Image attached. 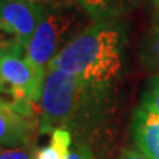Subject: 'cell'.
<instances>
[{
    "label": "cell",
    "mask_w": 159,
    "mask_h": 159,
    "mask_svg": "<svg viewBox=\"0 0 159 159\" xmlns=\"http://www.w3.org/2000/svg\"><path fill=\"white\" fill-rule=\"evenodd\" d=\"M114 89L74 76L61 69H49L39 103L41 134L64 129L72 133L73 141L88 145L107 127L113 117Z\"/></svg>",
    "instance_id": "1"
},
{
    "label": "cell",
    "mask_w": 159,
    "mask_h": 159,
    "mask_svg": "<svg viewBox=\"0 0 159 159\" xmlns=\"http://www.w3.org/2000/svg\"><path fill=\"white\" fill-rule=\"evenodd\" d=\"M126 32L116 21H94L76 34L49 64L99 84L114 82L126 65Z\"/></svg>",
    "instance_id": "2"
},
{
    "label": "cell",
    "mask_w": 159,
    "mask_h": 159,
    "mask_svg": "<svg viewBox=\"0 0 159 159\" xmlns=\"http://www.w3.org/2000/svg\"><path fill=\"white\" fill-rule=\"evenodd\" d=\"M45 73L29 61L25 48L12 41L0 61V97L15 110L39 118V109Z\"/></svg>",
    "instance_id": "3"
},
{
    "label": "cell",
    "mask_w": 159,
    "mask_h": 159,
    "mask_svg": "<svg viewBox=\"0 0 159 159\" xmlns=\"http://www.w3.org/2000/svg\"><path fill=\"white\" fill-rule=\"evenodd\" d=\"M82 15L70 6L43 9V17L25 48L28 60L47 74L52 60L82 31Z\"/></svg>",
    "instance_id": "4"
},
{
    "label": "cell",
    "mask_w": 159,
    "mask_h": 159,
    "mask_svg": "<svg viewBox=\"0 0 159 159\" xmlns=\"http://www.w3.org/2000/svg\"><path fill=\"white\" fill-rule=\"evenodd\" d=\"M43 17V9L28 0L0 3V31L27 48Z\"/></svg>",
    "instance_id": "5"
},
{
    "label": "cell",
    "mask_w": 159,
    "mask_h": 159,
    "mask_svg": "<svg viewBox=\"0 0 159 159\" xmlns=\"http://www.w3.org/2000/svg\"><path fill=\"white\" fill-rule=\"evenodd\" d=\"M40 119L15 110L0 97V146L32 147Z\"/></svg>",
    "instance_id": "6"
},
{
    "label": "cell",
    "mask_w": 159,
    "mask_h": 159,
    "mask_svg": "<svg viewBox=\"0 0 159 159\" xmlns=\"http://www.w3.org/2000/svg\"><path fill=\"white\" fill-rule=\"evenodd\" d=\"M131 137L143 154L150 159H159V114L138 107L133 114Z\"/></svg>",
    "instance_id": "7"
},
{
    "label": "cell",
    "mask_w": 159,
    "mask_h": 159,
    "mask_svg": "<svg viewBox=\"0 0 159 159\" xmlns=\"http://www.w3.org/2000/svg\"><path fill=\"white\" fill-rule=\"evenodd\" d=\"M94 21H113L133 6L134 0H74Z\"/></svg>",
    "instance_id": "8"
},
{
    "label": "cell",
    "mask_w": 159,
    "mask_h": 159,
    "mask_svg": "<svg viewBox=\"0 0 159 159\" xmlns=\"http://www.w3.org/2000/svg\"><path fill=\"white\" fill-rule=\"evenodd\" d=\"M72 146V133L64 129H56L51 133V141L47 146L33 148V159H69Z\"/></svg>",
    "instance_id": "9"
},
{
    "label": "cell",
    "mask_w": 159,
    "mask_h": 159,
    "mask_svg": "<svg viewBox=\"0 0 159 159\" xmlns=\"http://www.w3.org/2000/svg\"><path fill=\"white\" fill-rule=\"evenodd\" d=\"M139 61L143 68L159 73V25L143 36L139 45Z\"/></svg>",
    "instance_id": "10"
},
{
    "label": "cell",
    "mask_w": 159,
    "mask_h": 159,
    "mask_svg": "<svg viewBox=\"0 0 159 159\" xmlns=\"http://www.w3.org/2000/svg\"><path fill=\"white\" fill-rule=\"evenodd\" d=\"M139 107L159 114V73L148 80L143 89Z\"/></svg>",
    "instance_id": "11"
},
{
    "label": "cell",
    "mask_w": 159,
    "mask_h": 159,
    "mask_svg": "<svg viewBox=\"0 0 159 159\" xmlns=\"http://www.w3.org/2000/svg\"><path fill=\"white\" fill-rule=\"evenodd\" d=\"M0 159H33V147L0 146Z\"/></svg>",
    "instance_id": "12"
},
{
    "label": "cell",
    "mask_w": 159,
    "mask_h": 159,
    "mask_svg": "<svg viewBox=\"0 0 159 159\" xmlns=\"http://www.w3.org/2000/svg\"><path fill=\"white\" fill-rule=\"evenodd\" d=\"M69 159H96L89 145L80 141H73Z\"/></svg>",
    "instance_id": "13"
},
{
    "label": "cell",
    "mask_w": 159,
    "mask_h": 159,
    "mask_svg": "<svg viewBox=\"0 0 159 159\" xmlns=\"http://www.w3.org/2000/svg\"><path fill=\"white\" fill-rule=\"evenodd\" d=\"M118 159H150V158L134 146V147H123L121 152H119Z\"/></svg>",
    "instance_id": "14"
},
{
    "label": "cell",
    "mask_w": 159,
    "mask_h": 159,
    "mask_svg": "<svg viewBox=\"0 0 159 159\" xmlns=\"http://www.w3.org/2000/svg\"><path fill=\"white\" fill-rule=\"evenodd\" d=\"M33 4H36L39 8L48 9L54 7H62V6H70V0H28Z\"/></svg>",
    "instance_id": "15"
},
{
    "label": "cell",
    "mask_w": 159,
    "mask_h": 159,
    "mask_svg": "<svg viewBox=\"0 0 159 159\" xmlns=\"http://www.w3.org/2000/svg\"><path fill=\"white\" fill-rule=\"evenodd\" d=\"M12 41H15V40H12ZM12 41H11V43H12ZM11 43L4 41V39L2 37V31H0V61H2V58H3V56H4V53L7 52L8 47L11 45Z\"/></svg>",
    "instance_id": "16"
},
{
    "label": "cell",
    "mask_w": 159,
    "mask_h": 159,
    "mask_svg": "<svg viewBox=\"0 0 159 159\" xmlns=\"http://www.w3.org/2000/svg\"><path fill=\"white\" fill-rule=\"evenodd\" d=\"M154 2H155V4H157L158 7H159V0H154Z\"/></svg>",
    "instance_id": "17"
},
{
    "label": "cell",
    "mask_w": 159,
    "mask_h": 159,
    "mask_svg": "<svg viewBox=\"0 0 159 159\" xmlns=\"http://www.w3.org/2000/svg\"><path fill=\"white\" fill-rule=\"evenodd\" d=\"M2 2H4V0H0V3H2Z\"/></svg>",
    "instance_id": "18"
}]
</instances>
